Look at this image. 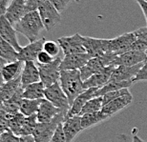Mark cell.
<instances>
[{"label": "cell", "mask_w": 147, "mask_h": 142, "mask_svg": "<svg viewBox=\"0 0 147 142\" xmlns=\"http://www.w3.org/2000/svg\"><path fill=\"white\" fill-rule=\"evenodd\" d=\"M20 88H21L20 76L11 81L5 82L0 87V104H2V103L11 98Z\"/></svg>", "instance_id": "cell-23"}, {"label": "cell", "mask_w": 147, "mask_h": 142, "mask_svg": "<svg viewBox=\"0 0 147 142\" xmlns=\"http://www.w3.org/2000/svg\"><path fill=\"white\" fill-rule=\"evenodd\" d=\"M62 129L65 135L67 142H72L81 131V117L79 115H75L72 117H66L62 121Z\"/></svg>", "instance_id": "cell-19"}, {"label": "cell", "mask_w": 147, "mask_h": 142, "mask_svg": "<svg viewBox=\"0 0 147 142\" xmlns=\"http://www.w3.org/2000/svg\"><path fill=\"white\" fill-rule=\"evenodd\" d=\"M26 13V0H11L5 13V17L14 26Z\"/></svg>", "instance_id": "cell-20"}, {"label": "cell", "mask_w": 147, "mask_h": 142, "mask_svg": "<svg viewBox=\"0 0 147 142\" xmlns=\"http://www.w3.org/2000/svg\"><path fill=\"white\" fill-rule=\"evenodd\" d=\"M115 68H116L115 66H108L101 71H99V72L94 73L93 75H91L89 78L83 81L84 90H87V89L90 88L100 89L104 85H106L109 82L111 75Z\"/></svg>", "instance_id": "cell-11"}, {"label": "cell", "mask_w": 147, "mask_h": 142, "mask_svg": "<svg viewBox=\"0 0 147 142\" xmlns=\"http://www.w3.org/2000/svg\"><path fill=\"white\" fill-rule=\"evenodd\" d=\"M135 1L140 5L143 14H144V17L146 19V27H147V2H145L144 0H135Z\"/></svg>", "instance_id": "cell-44"}, {"label": "cell", "mask_w": 147, "mask_h": 142, "mask_svg": "<svg viewBox=\"0 0 147 142\" xmlns=\"http://www.w3.org/2000/svg\"><path fill=\"white\" fill-rule=\"evenodd\" d=\"M0 36L8 43H10L16 50V52H19L21 50L22 47L19 45L18 41H17L16 29L9 22L5 15L0 16Z\"/></svg>", "instance_id": "cell-17"}, {"label": "cell", "mask_w": 147, "mask_h": 142, "mask_svg": "<svg viewBox=\"0 0 147 142\" xmlns=\"http://www.w3.org/2000/svg\"><path fill=\"white\" fill-rule=\"evenodd\" d=\"M45 38H40L25 47H22L19 52H17V60L21 62L27 61H36L38 54L43 50V45L45 42Z\"/></svg>", "instance_id": "cell-14"}, {"label": "cell", "mask_w": 147, "mask_h": 142, "mask_svg": "<svg viewBox=\"0 0 147 142\" xmlns=\"http://www.w3.org/2000/svg\"><path fill=\"white\" fill-rule=\"evenodd\" d=\"M44 98L50 101L53 105L61 110L66 114L68 113L70 104L66 94H64L63 90L61 89L59 82H55V84L45 88Z\"/></svg>", "instance_id": "cell-6"}, {"label": "cell", "mask_w": 147, "mask_h": 142, "mask_svg": "<svg viewBox=\"0 0 147 142\" xmlns=\"http://www.w3.org/2000/svg\"><path fill=\"white\" fill-rule=\"evenodd\" d=\"M47 0H26V13L37 11Z\"/></svg>", "instance_id": "cell-36"}, {"label": "cell", "mask_w": 147, "mask_h": 142, "mask_svg": "<svg viewBox=\"0 0 147 142\" xmlns=\"http://www.w3.org/2000/svg\"><path fill=\"white\" fill-rule=\"evenodd\" d=\"M81 127L82 129H88L91 127L96 125V124L102 122V121L107 120L108 117L107 115H105L101 111L96 112V113H92V114H86L81 115Z\"/></svg>", "instance_id": "cell-26"}, {"label": "cell", "mask_w": 147, "mask_h": 142, "mask_svg": "<svg viewBox=\"0 0 147 142\" xmlns=\"http://www.w3.org/2000/svg\"><path fill=\"white\" fill-rule=\"evenodd\" d=\"M41 99H26L22 98L20 103L19 112L25 116H30V115L36 114L39 107Z\"/></svg>", "instance_id": "cell-29"}, {"label": "cell", "mask_w": 147, "mask_h": 142, "mask_svg": "<svg viewBox=\"0 0 147 142\" xmlns=\"http://www.w3.org/2000/svg\"><path fill=\"white\" fill-rule=\"evenodd\" d=\"M139 81H147V62H145L142 65V67L140 68L138 75H136V77L133 79V83Z\"/></svg>", "instance_id": "cell-41"}, {"label": "cell", "mask_w": 147, "mask_h": 142, "mask_svg": "<svg viewBox=\"0 0 147 142\" xmlns=\"http://www.w3.org/2000/svg\"><path fill=\"white\" fill-rule=\"evenodd\" d=\"M11 0H0V16L5 15Z\"/></svg>", "instance_id": "cell-43"}, {"label": "cell", "mask_w": 147, "mask_h": 142, "mask_svg": "<svg viewBox=\"0 0 147 142\" xmlns=\"http://www.w3.org/2000/svg\"><path fill=\"white\" fill-rule=\"evenodd\" d=\"M6 63L5 60H3V59H0V87L5 83L4 81V78H3V75H2V67L4 66V64Z\"/></svg>", "instance_id": "cell-46"}, {"label": "cell", "mask_w": 147, "mask_h": 142, "mask_svg": "<svg viewBox=\"0 0 147 142\" xmlns=\"http://www.w3.org/2000/svg\"><path fill=\"white\" fill-rule=\"evenodd\" d=\"M20 81H21L22 88H25L26 86L40 81L37 65H36L34 61L24 62L21 73H20Z\"/></svg>", "instance_id": "cell-18"}, {"label": "cell", "mask_w": 147, "mask_h": 142, "mask_svg": "<svg viewBox=\"0 0 147 142\" xmlns=\"http://www.w3.org/2000/svg\"><path fill=\"white\" fill-rule=\"evenodd\" d=\"M62 57H57L54 59V61L49 64L41 65L38 64V72H39L40 81L44 84L45 87H49L55 82L59 81L60 77V63Z\"/></svg>", "instance_id": "cell-5"}, {"label": "cell", "mask_w": 147, "mask_h": 142, "mask_svg": "<svg viewBox=\"0 0 147 142\" xmlns=\"http://www.w3.org/2000/svg\"><path fill=\"white\" fill-rule=\"evenodd\" d=\"M81 39L85 51L91 57H100L108 54V39L82 36V35Z\"/></svg>", "instance_id": "cell-10"}, {"label": "cell", "mask_w": 147, "mask_h": 142, "mask_svg": "<svg viewBox=\"0 0 147 142\" xmlns=\"http://www.w3.org/2000/svg\"><path fill=\"white\" fill-rule=\"evenodd\" d=\"M133 84V81H120V82H108L106 85H104L103 87L100 89H98L95 92L94 97L96 96H103L105 94L110 93V92L114 91H119L121 89H129V87Z\"/></svg>", "instance_id": "cell-27"}, {"label": "cell", "mask_w": 147, "mask_h": 142, "mask_svg": "<svg viewBox=\"0 0 147 142\" xmlns=\"http://www.w3.org/2000/svg\"><path fill=\"white\" fill-rule=\"evenodd\" d=\"M13 114H8L0 105V134L9 130V121Z\"/></svg>", "instance_id": "cell-35"}, {"label": "cell", "mask_w": 147, "mask_h": 142, "mask_svg": "<svg viewBox=\"0 0 147 142\" xmlns=\"http://www.w3.org/2000/svg\"><path fill=\"white\" fill-rule=\"evenodd\" d=\"M48 1L61 13L63 11H65V9L68 7L72 0H48Z\"/></svg>", "instance_id": "cell-39"}, {"label": "cell", "mask_w": 147, "mask_h": 142, "mask_svg": "<svg viewBox=\"0 0 147 142\" xmlns=\"http://www.w3.org/2000/svg\"><path fill=\"white\" fill-rule=\"evenodd\" d=\"M51 142H67L65 135L63 133V129H62V122L59 123L55 131V134L53 135Z\"/></svg>", "instance_id": "cell-38"}, {"label": "cell", "mask_w": 147, "mask_h": 142, "mask_svg": "<svg viewBox=\"0 0 147 142\" xmlns=\"http://www.w3.org/2000/svg\"><path fill=\"white\" fill-rule=\"evenodd\" d=\"M37 124L36 119V114L30 115V116H25L24 122L20 133V137H24V135H32L34 128H36Z\"/></svg>", "instance_id": "cell-32"}, {"label": "cell", "mask_w": 147, "mask_h": 142, "mask_svg": "<svg viewBox=\"0 0 147 142\" xmlns=\"http://www.w3.org/2000/svg\"><path fill=\"white\" fill-rule=\"evenodd\" d=\"M24 119H25V115L22 114L20 112L14 114L11 117L10 121H9V130L13 132L14 135H16L17 137H20V133H21Z\"/></svg>", "instance_id": "cell-31"}, {"label": "cell", "mask_w": 147, "mask_h": 142, "mask_svg": "<svg viewBox=\"0 0 147 142\" xmlns=\"http://www.w3.org/2000/svg\"><path fill=\"white\" fill-rule=\"evenodd\" d=\"M132 101H133V96L131 94H125V96H120L103 106L101 109V112L110 118L112 115L116 114L119 111L127 107L128 105H130Z\"/></svg>", "instance_id": "cell-21"}, {"label": "cell", "mask_w": 147, "mask_h": 142, "mask_svg": "<svg viewBox=\"0 0 147 142\" xmlns=\"http://www.w3.org/2000/svg\"><path fill=\"white\" fill-rule=\"evenodd\" d=\"M131 94L129 89H121V90L119 91H114V92H110V93L105 94L103 96H102V103H103V106L108 104L109 102L113 101V100L119 98V97L125 96V94Z\"/></svg>", "instance_id": "cell-33"}, {"label": "cell", "mask_w": 147, "mask_h": 142, "mask_svg": "<svg viewBox=\"0 0 147 142\" xmlns=\"http://www.w3.org/2000/svg\"><path fill=\"white\" fill-rule=\"evenodd\" d=\"M0 59H1V58H0Z\"/></svg>", "instance_id": "cell-49"}, {"label": "cell", "mask_w": 147, "mask_h": 142, "mask_svg": "<svg viewBox=\"0 0 147 142\" xmlns=\"http://www.w3.org/2000/svg\"><path fill=\"white\" fill-rule=\"evenodd\" d=\"M20 142H36V141H34L33 135H24V137H20Z\"/></svg>", "instance_id": "cell-47"}, {"label": "cell", "mask_w": 147, "mask_h": 142, "mask_svg": "<svg viewBox=\"0 0 147 142\" xmlns=\"http://www.w3.org/2000/svg\"><path fill=\"white\" fill-rule=\"evenodd\" d=\"M62 111L54 106L45 98L41 99V102L36 112V119L38 123H49L55 119ZM65 114V113H64Z\"/></svg>", "instance_id": "cell-13"}, {"label": "cell", "mask_w": 147, "mask_h": 142, "mask_svg": "<svg viewBox=\"0 0 147 142\" xmlns=\"http://www.w3.org/2000/svg\"><path fill=\"white\" fill-rule=\"evenodd\" d=\"M23 64L24 63L19 60L13 62H6L4 66L2 67V75L3 78H4V81H11L13 79H16L18 76H20Z\"/></svg>", "instance_id": "cell-24"}, {"label": "cell", "mask_w": 147, "mask_h": 142, "mask_svg": "<svg viewBox=\"0 0 147 142\" xmlns=\"http://www.w3.org/2000/svg\"><path fill=\"white\" fill-rule=\"evenodd\" d=\"M102 107H103V103H102V96H96L93 97L90 100L85 103V105L82 108L81 112L79 113V116L86 114H92L96 113V112L101 111Z\"/></svg>", "instance_id": "cell-30"}, {"label": "cell", "mask_w": 147, "mask_h": 142, "mask_svg": "<svg viewBox=\"0 0 147 142\" xmlns=\"http://www.w3.org/2000/svg\"><path fill=\"white\" fill-rule=\"evenodd\" d=\"M132 137H133L134 142H147L146 140L142 139V138H140L139 135H138V129L137 128H134L132 130Z\"/></svg>", "instance_id": "cell-45"}, {"label": "cell", "mask_w": 147, "mask_h": 142, "mask_svg": "<svg viewBox=\"0 0 147 142\" xmlns=\"http://www.w3.org/2000/svg\"><path fill=\"white\" fill-rule=\"evenodd\" d=\"M92 57L87 52H85V54L64 55V57L61 59L59 69L60 71H79L82 67L86 65V63Z\"/></svg>", "instance_id": "cell-15"}, {"label": "cell", "mask_w": 147, "mask_h": 142, "mask_svg": "<svg viewBox=\"0 0 147 142\" xmlns=\"http://www.w3.org/2000/svg\"><path fill=\"white\" fill-rule=\"evenodd\" d=\"M147 62V55L146 52L134 51V50H130V51L117 55L114 63V66H135V65L142 64Z\"/></svg>", "instance_id": "cell-12"}, {"label": "cell", "mask_w": 147, "mask_h": 142, "mask_svg": "<svg viewBox=\"0 0 147 142\" xmlns=\"http://www.w3.org/2000/svg\"><path fill=\"white\" fill-rule=\"evenodd\" d=\"M142 64L135 65V66L127 67V66H117L114 69L113 73L111 75L109 82H120V81H133V79L136 77L140 68L142 67Z\"/></svg>", "instance_id": "cell-16"}, {"label": "cell", "mask_w": 147, "mask_h": 142, "mask_svg": "<svg viewBox=\"0 0 147 142\" xmlns=\"http://www.w3.org/2000/svg\"><path fill=\"white\" fill-rule=\"evenodd\" d=\"M146 55H147V52H146Z\"/></svg>", "instance_id": "cell-48"}, {"label": "cell", "mask_w": 147, "mask_h": 142, "mask_svg": "<svg viewBox=\"0 0 147 142\" xmlns=\"http://www.w3.org/2000/svg\"><path fill=\"white\" fill-rule=\"evenodd\" d=\"M41 22L47 32H51L61 21L60 13L50 3L48 0L37 10Z\"/></svg>", "instance_id": "cell-7"}, {"label": "cell", "mask_w": 147, "mask_h": 142, "mask_svg": "<svg viewBox=\"0 0 147 142\" xmlns=\"http://www.w3.org/2000/svg\"><path fill=\"white\" fill-rule=\"evenodd\" d=\"M13 27L17 32L24 35L30 42L36 41L41 32L45 30L37 11L27 13Z\"/></svg>", "instance_id": "cell-2"}, {"label": "cell", "mask_w": 147, "mask_h": 142, "mask_svg": "<svg viewBox=\"0 0 147 142\" xmlns=\"http://www.w3.org/2000/svg\"><path fill=\"white\" fill-rule=\"evenodd\" d=\"M54 57H52L51 55H48L47 52H45L42 50L39 54H38L37 57H36V61L38 64H41V65H45V64H49L51 62L54 61Z\"/></svg>", "instance_id": "cell-40"}, {"label": "cell", "mask_w": 147, "mask_h": 142, "mask_svg": "<svg viewBox=\"0 0 147 142\" xmlns=\"http://www.w3.org/2000/svg\"><path fill=\"white\" fill-rule=\"evenodd\" d=\"M117 55L114 54H105L100 57H92L87 62L86 65L83 66L79 70L82 80H86L94 73L99 72L102 69L108 66H114V63L116 61Z\"/></svg>", "instance_id": "cell-3"}, {"label": "cell", "mask_w": 147, "mask_h": 142, "mask_svg": "<svg viewBox=\"0 0 147 142\" xmlns=\"http://www.w3.org/2000/svg\"><path fill=\"white\" fill-rule=\"evenodd\" d=\"M0 142H20V137H17L11 131L8 130L0 134Z\"/></svg>", "instance_id": "cell-37"}, {"label": "cell", "mask_w": 147, "mask_h": 142, "mask_svg": "<svg viewBox=\"0 0 147 142\" xmlns=\"http://www.w3.org/2000/svg\"><path fill=\"white\" fill-rule=\"evenodd\" d=\"M134 32H126L119 36H117L112 39H108V54H114L119 55L121 54L130 51L131 46L136 41Z\"/></svg>", "instance_id": "cell-8"}, {"label": "cell", "mask_w": 147, "mask_h": 142, "mask_svg": "<svg viewBox=\"0 0 147 142\" xmlns=\"http://www.w3.org/2000/svg\"><path fill=\"white\" fill-rule=\"evenodd\" d=\"M66 114L61 113L49 123H38L33 132V137L36 142H51L57 125L64 120Z\"/></svg>", "instance_id": "cell-4"}, {"label": "cell", "mask_w": 147, "mask_h": 142, "mask_svg": "<svg viewBox=\"0 0 147 142\" xmlns=\"http://www.w3.org/2000/svg\"><path fill=\"white\" fill-rule=\"evenodd\" d=\"M58 45L63 51L64 55L85 54V48L81 39V35L79 34H75L71 36H62L58 38Z\"/></svg>", "instance_id": "cell-9"}, {"label": "cell", "mask_w": 147, "mask_h": 142, "mask_svg": "<svg viewBox=\"0 0 147 142\" xmlns=\"http://www.w3.org/2000/svg\"><path fill=\"white\" fill-rule=\"evenodd\" d=\"M59 84L68 98L70 107L74 100L85 91L83 88V80L81 79L80 72L78 70L60 71Z\"/></svg>", "instance_id": "cell-1"}, {"label": "cell", "mask_w": 147, "mask_h": 142, "mask_svg": "<svg viewBox=\"0 0 147 142\" xmlns=\"http://www.w3.org/2000/svg\"><path fill=\"white\" fill-rule=\"evenodd\" d=\"M45 86L41 81L30 84L22 88V97L26 99H42L44 98Z\"/></svg>", "instance_id": "cell-25"}, {"label": "cell", "mask_w": 147, "mask_h": 142, "mask_svg": "<svg viewBox=\"0 0 147 142\" xmlns=\"http://www.w3.org/2000/svg\"><path fill=\"white\" fill-rule=\"evenodd\" d=\"M0 58L6 62H13L17 60L16 50L0 36Z\"/></svg>", "instance_id": "cell-28"}, {"label": "cell", "mask_w": 147, "mask_h": 142, "mask_svg": "<svg viewBox=\"0 0 147 142\" xmlns=\"http://www.w3.org/2000/svg\"><path fill=\"white\" fill-rule=\"evenodd\" d=\"M134 34L138 40L142 41L147 45V27L138 29L134 32Z\"/></svg>", "instance_id": "cell-42"}, {"label": "cell", "mask_w": 147, "mask_h": 142, "mask_svg": "<svg viewBox=\"0 0 147 142\" xmlns=\"http://www.w3.org/2000/svg\"><path fill=\"white\" fill-rule=\"evenodd\" d=\"M98 90V89L95 88H90L85 90L83 93H81L79 96L76 97V98L74 100L73 104L70 107L68 113L66 114V117H72L75 116V115H79V113L81 112L82 108L85 105L88 100H90L91 98L94 97V94H95V92Z\"/></svg>", "instance_id": "cell-22"}, {"label": "cell", "mask_w": 147, "mask_h": 142, "mask_svg": "<svg viewBox=\"0 0 147 142\" xmlns=\"http://www.w3.org/2000/svg\"><path fill=\"white\" fill-rule=\"evenodd\" d=\"M59 45L55 41H45L43 45V51L51 55L52 57H57L59 54Z\"/></svg>", "instance_id": "cell-34"}]
</instances>
